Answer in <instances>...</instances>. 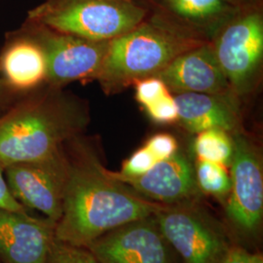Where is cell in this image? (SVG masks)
<instances>
[{
	"instance_id": "1",
	"label": "cell",
	"mask_w": 263,
	"mask_h": 263,
	"mask_svg": "<svg viewBox=\"0 0 263 263\" xmlns=\"http://www.w3.org/2000/svg\"><path fill=\"white\" fill-rule=\"evenodd\" d=\"M64 147L68 166L57 240L86 248L116 227L153 216L161 207L111 178L79 136Z\"/></svg>"
},
{
	"instance_id": "2",
	"label": "cell",
	"mask_w": 263,
	"mask_h": 263,
	"mask_svg": "<svg viewBox=\"0 0 263 263\" xmlns=\"http://www.w3.org/2000/svg\"><path fill=\"white\" fill-rule=\"evenodd\" d=\"M47 85L22 95L0 113V165L47 159L88 123L84 105Z\"/></svg>"
},
{
	"instance_id": "3",
	"label": "cell",
	"mask_w": 263,
	"mask_h": 263,
	"mask_svg": "<svg viewBox=\"0 0 263 263\" xmlns=\"http://www.w3.org/2000/svg\"><path fill=\"white\" fill-rule=\"evenodd\" d=\"M200 44L199 40L166 22H142L129 32L109 41L97 79L104 90H119L157 76L176 57Z\"/></svg>"
},
{
	"instance_id": "4",
	"label": "cell",
	"mask_w": 263,
	"mask_h": 263,
	"mask_svg": "<svg viewBox=\"0 0 263 263\" xmlns=\"http://www.w3.org/2000/svg\"><path fill=\"white\" fill-rule=\"evenodd\" d=\"M146 11L132 0H46L26 21L58 32L110 41L141 25Z\"/></svg>"
},
{
	"instance_id": "5",
	"label": "cell",
	"mask_w": 263,
	"mask_h": 263,
	"mask_svg": "<svg viewBox=\"0 0 263 263\" xmlns=\"http://www.w3.org/2000/svg\"><path fill=\"white\" fill-rule=\"evenodd\" d=\"M21 28L41 46L46 58L45 84L62 88L74 82L97 79L109 41H94L52 30L25 21Z\"/></svg>"
},
{
	"instance_id": "6",
	"label": "cell",
	"mask_w": 263,
	"mask_h": 263,
	"mask_svg": "<svg viewBox=\"0 0 263 263\" xmlns=\"http://www.w3.org/2000/svg\"><path fill=\"white\" fill-rule=\"evenodd\" d=\"M153 216L182 263H219L229 249L220 228L184 203L161 205Z\"/></svg>"
},
{
	"instance_id": "7",
	"label": "cell",
	"mask_w": 263,
	"mask_h": 263,
	"mask_svg": "<svg viewBox=\"0 0 263 263\" xmlns=\"http://www.w3.org/2000/svg\"><path fill=\"white\" fill-rule=\"evenodd\" d=\"M65 147L47 159L23 162L4 169L11 195L22 206L41 212L58 222L62 216L67 179Z\"/></svg>"
},
{
	"instance_id": "8",
	"label": "cell",
	"mask_w": 263,
	"mask_h": 263,
	"mask_svg": "<svg viewBox=\"0 0 263 263\" xmlns=\"http://www.w3.org/2000/svg\"><path fill=\"white\" fill-rule=\"evenodd\" d=\"M233 155L230 162L231 189L226 216L237 230L253 234L263 216L262 165L252 142L242 135L232 138Z\"/></svg>"
},
{
	"instance_id": "9",
	"label": "cell",
	"mask_w": 263,
	"mask_h": 263,
	"mask_svg": "<svg viewBox=\"0 0 263 263\" xmlns=\"http://www.w3.org/2000/svg\"><path fill=\"white\" fill-rule=\"evenodd\" d=\"M228 84L243 93L263 56V19L258 11L237 17L226 27L214 47Z\"/></svg>"
},
{
	"instance_id": "10",
	"label": "cell",
	"mask_w": 263,
	"mask_h": 263,
	"mask_svg": "<svg viewBox=\"0 0 263 263\" xmlns=\"http://www.w3.org/2000/svg\"><path fill=\"white\" fill-rule=\"evenodd\" d=\"M99 263H174L154 216L133 220L86 247Z\"/></svg>"
},
{
	"instance_id": "11",
	"label": "cell",
	"mask_w": 263,
	"mask_h": 263,
	"mask_svg": "<svg viewBox=\"0 0 263 263\" xmlns=\"http://www.w3.org/2000/svg\"><path fill=\"white\" fill-rule=\"evenodd\" d=\"M56 222L0 208V260L3 263H46L55 241Z\"/></svg>"
},
{
	"instance_id": "12",
	"label": "cell",
	"mask_w": 263,
	"mask_h": 263,
	"mask_svg": "<svg viewBox=\"0 0 263 263\" xmlns=\"http://www.w3.org/2000/svg\"><path fill=\"white\" fill-rule=\"evenodd\" d=\"M109 176L130 186L145 199L165 205L187 202L196 193L195 172L187 157L177 151L167 159L159 161L149 171L139 177H123L108 171Z\"/></svg>"
},
{
	"instance_id": "13",
	"label": "cell",
	"mask_w": 263,
	"mask_h": 263,
	"mask_svg": "<svg viewBox=\"0 0 263 263\" xmlns=\"http://www.w3.org/2000/svg\"><path fill=\"white\" fill-rule=\"evenodd\" d=\"M168 89L178 93L223 94L228 81L214 47L200 44L176 57L157 74Z\"/></svg>"
},
{
	"instance_id": "14",
	"label": "cell",
	"mask_w": 263,
	"mask_h": 263,
	"mask_svg": "<svg viewBox=\"0 0 263 263\" xmlns=\"http://www.w3.org/2000/svg\"><path fill=\"white\" fill-rule=\"evenodd\" d=\"M47 64L41 46L22 28L10 32L0 53V78L19 95L46 81Z\"/></svg>"
},
{
	"instance_id": "15",
	"label": "cell",
	"mask_w": 263,
	"mask_h": 263,
	"mask_svg": "<svg viewBox=\"0 0 263 263\" xmlns=\"http://www.w3.org/2000/svg\"><path fill=\"white\" fill-rule=\"evenodd\" d=\"M218 96L179 93L174 98L178 120L186 130L196 134L211 129L233 130L237 123L235 111Z\"/></svg>"
},
{
	"instance_id": "16",
	"label": "cell",
	"mask_w": 263,
	"mask_h": 263,
	"mask_svg": "<svg viewBox=\"0 0 263 263\" xmlns=\"http://www.w3.org/2000/svg\"><path fill=\"white\" fill-rule=\"evenodd\" d=\"M198 160L229 166L233 155V141L227 132L211 129L198 133L194 143Z\"/></svg>"
},
{
	"instance_id": "17",
	"label": "cell",
	"mask_w": 263,
	"mask_h": 263,
	"mask_svg": "<svg viewBox=\"0 0 263 263\" xmlns=\"http://www.w3.org/2000/svg\"><path fill=\"white\" fill-rule=\"evenodd\" d=\"M167 8L179 18L195 23L218 19L232 6L226 0H163Z\"/></svg>"
},
{
	"instance_id": "18",
	"label": "cell",
	"mask_w": 263,
	"mask_h": 263,
	"mask_svg": "<svg viewBox=\"0 0 263 263\" xmlns=\"http://www.w3.org/2000/svg\"><path fill=\"white\" fill-rule=\"evenodd\" d=\"M198 187L203 192L218 198L229 195L231 179L226 166L214 162L198 160L195 169Z\"/></svg>"
},
{
	"instance_id": "19",
	"label": "cell",
	"mask_w": 263,
	"mask_h": 263,
	"mask_svg": "<svg viewBox=\"0 0 263 263\" xmlns=\"http://www.w3.org/2000/svg\"><path fill=\"white\" fill-rule=\"evenodd\" d=\"M46 263H99V261L88 249L66 244L55 238Z\"/></svg>"
},
{
	"instance_id": "20",
	"label": "cell",
	"mask_w": 263,
	"mask_h": 263,
	"mask_svg": "<svg viewBox=\"0 0 263 263\" xmlns=\"http://www.w3.org/2000/svg\"><path fill=\"white\" fill-rule=\"evenodd\" d=\"M169 94V89L157 76H151L136 82V98L144 108L158 103Z\"/></svg>"
},
{
	"instance_id": "21",
	"label": "cell",
	"mask_w": 263,
	"mask_h": 263,
	"mask_svg": "<svg viewBox=\"0 0 263 263\" xmlns=\"http://www.w3.org/2000/svg\"><path fill=\"white\" fill-rule=\"evenodd\" d=\"M156 163H158V160L146 146H143L124 162L122 170L118 174L128 178L139 177L149 171Z\"/></svg>"
},
{
	"instance_id": "22",
	"label": "cell",
	"mask_w": 263,
	"mask_h": 263,
	"mask_svg": "<svg viewBox=\"0 0 263 263\" xmlns=\"http://www.w3.org/2000/svg\"><path fill=\"white\" fill-rule=\"evenodd\" d=\"M155 158L159 161L167 159L178 151V142L169 134H158L145 143V145Z\"/></svg>"
},
{
	"instance_id": "23",
	"label": "cell",
	"mask_w": 263,
	"mask_h": 263,
	"mask_svg": "<svg viewBox=\"0 0 263 263\" xmlns=\"http://www.w3.org/2000/svg\"><path fill=\"white\" fill-rule=\"evenodd\" d=\"M145 109L151 119L156 122L171 123L178 120V107L174 97L170 94Z\"/></svg>"
},
{
	"instance_id": "24",
	"label": "cell",
	"mask_w": 263,
	"mask_h": 263,
	"mask_svg": "<svg viewBox=\"0 0 263 263\" xmlns=\"http://www.w3.org/2000/svg\"><path fill=\"white\" fill-rule=\"evenodd\" d=\"M219 263H263V257L240 248H229Z\"/></svg>"
},
{
	"instance_id": "25",
	"label": "cell",
	"mask_w": 263,
	"mask_h": 263,
	"mask_svg": "<svg viewBox=\"0 0 263 263\" xmlns=\"http://www.w3.org/2000/svg\"><path fill=\"white\" fill-rule=\"evenodd\" d=\"M0 208L6 209L10 211L16 212H28V210L22 206L18 201H16L11 195L9 189L7 186L5 177H4V169L0 165Z\"/></svg>"
},
{
	"instance_id": "26",
	"label": "cell",
	"mask_w": 263,
	"mask_h": 263,
	"mask_svg": "<svg viewBox=\"0 0 263 263\" xmlns=\"http://www.w3.org/2000/svg\"><path fill=\"white\" fill-rule=\"evenodd\" d=\"M22 95L13 92L5 82L0 78V113L9 107Z\"/></svg>"
},
{
	"instance_id": "27",
	"label": "cell",
	"mask_w": 263,
	"mask_h": 263,
	"mask_svg": "<svg viewBox=\"0 0 263 263\" xmlns=\"http://www.w3.org/2000/svg\"><path fill=\"white\" fill-rule=\"evenodd\" d=\"M226 1L232 7H238V6H241V5H245V4L249 3L252 0H226Z\"/></svg>"
},
{
	"instance_id": "28",
	"label": "cell",
	"mask_w": 263,
	"mask_h": 263,
	"mask_svg": "<svg viewBox=\"0 0 263 263\" xmlns=\"http://www.w3.org/2000/svg\"><path fill=\"white\" fill-rule=\"evenodd\" d=\"M0 263H1V262H0Z\"/></svg>"
}]
</instances>
